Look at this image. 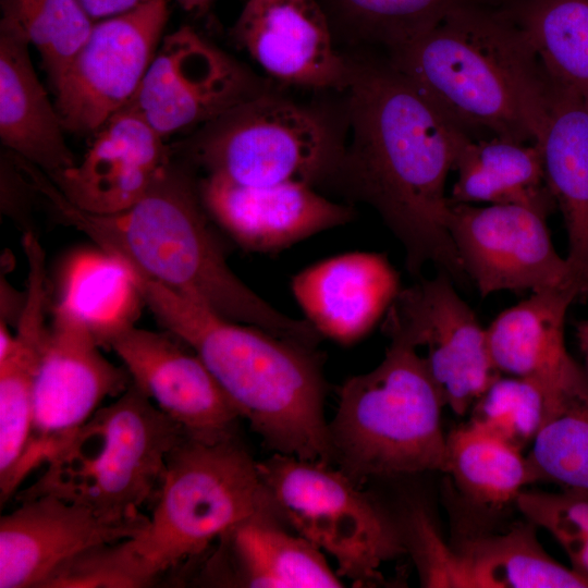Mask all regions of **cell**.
<instances>
[{
  "instance_id": "22",
  "label": "cell",
  "mask_w": 588,
  "mask_h": 588,
  "mask_svg": "<svg viewBox=\"0 0 588 588\" xmlns=\"http://www.w3.org/2000/svg\"><path fill=\"white\" fill-rule=\"evenodd\" d=\"M279 520L256 515L222 534L201 573L205 581L220 587H343L324 553L282 529Z\"/></svg>"
},
{
  "instance_id": "20",
  "label": "cell",
  "mask_w": 588,
  "mask_h": 588,
  "mask_svg": "<svg viewBox=\"0 0 588 588\" xmlns=\"http://www.w3.org/2000/svg\"><path fill=\"white\" fill-rule=\"evenodd\" d=\"M171 158L166 138L128 103L93 135L82 161L48 176L76 207L115 213L137 203Z\"/></svg>"
},
{
  "instance_id": "31",
  "label": "cell",
  "mask_w": 588,
  "mask_h": 588,
  "mask_svg": "<svg viewBox=\"0 0 588 588\" xmlns=\"http://www.w3.org/2000/svg\"><path fill=\"white\" fill-rule=\"evenodd\" d=\"M526 457L531 482L588 494V385L555 399Z\"/></svg>"
},
{
  "instance_id": "3",
  "label": "cell",
  "mask_w": 588,
  "mask_h": 588,
  "mask_svg": "<svg viewBox=\"0 0 588 588\" xmlns=\"http://www.w3.org/2000/svg\"><path fill=\"white\" fill-rule=\"evenodd\" d=\"M131 270L142 301L203 360L266 445L275 453L332 462L324 381L313 346L223 318Z\"/></svg>"
},
{
  "instance_id": "11",
  "label": "cell",
  "mask_w": 588,
  "mask_h": 588,
  "mask_svg": "<svg viewBox=\"0 0 588 588\" xmlns=\"http://www.w3.org/2000/svg\"><path fill=\"white\" fill-rule=\"evenodd\" d=\"M168 0H147L96 21L89 36L52 86L65 131L94 135L135 97L163 38Z\"/></svg>"
},
{
  "instance_id": "19",
  "label": "cell",
  "mask_w": 588,
  "mask_h": 588,
  "mask_svg": "<svg viewBox=\"0 0 588 588\" xmlns=\"http://www.w3.org/2000/svg\"><path fill=\"white\" fill-rule=\"evenodd\" d=\"M198 192L210 219L241 247L256 253L282 250L355 216L350 206L302 182L255 187L205 175Z\"/></svg>"
},
{
  "instance_id": "40",
  "label": "cell",
  "mask_w": 588,
  "mask_h": 588,
  "mask_svg": "<svg viewBox=\"0 0 588 588\" xmlns=\"http://www.w3.org/2000/svg\"><path fill=\"white\" fill-rule=\"evenodd\" d=\"M215 0H177L180 7L186 12L199 13L205 11Z\"/></svg>"
},
{
  "instance_id": "1",
  "label": "cell",
  "mask_w": 588,
  "mask_h": 588,
  "mask_svg": "<svg viewBox=\"0 0 588 588\" xmlns=\"http://www.w3.org/2000/svg\"><path fill=\"white\" fill-rule=\"evenodd\" d=\"M352 132L327 183L370 205L419 277L434 265L453 281L468 278L448 230V175L471 138L390 62L352 63L347 88Z\"/></svg>"
},
{
  "instance_id": "21",
  "label": "cell",
  "mask_w": 588,
  "mask_h": 588,
  "mask_svg": "<svg viewBox=\"0 0 588 588\" xmlns=\"http://www.w3.org/2000/svg\"><path fill=\"white\" fill-rule=\"evenodd\" d=\"M291 289L320 336L351 345L373 329L402 287L384 254L351 252L301 270Z\"/></svg>"
},
{
  "instance_id": "5",
  "label": "cell",
  "mask_w": 588,
  "mask_h": 588,
  "mask_svg": "<svg viewBox=\"0 0 588 588\" xmlns=\"http://www.w3.org/2000/svg\"><path fill=\"white\" fill-rule=\"evenodd\" d=\"M390 341L376 368L341 387L329 422L332 462L355 482L444 470L442 395L418 352Z\"/></svg>"
},
{
  "instance_id": "24",
  "label": "cell",
  "mask_w": 588,
  "mask_h": 588,
  "mask_svg": "<svg viewBox=\"0 0 588 588\" xmlns=\"http://www.w3.org/2000/svg\"><path fill=\"white\" fill-rule=\"evenodd\" d=\"M540 142L550 193L563 215L568 254L565 287L588 297V105L550 87Z\"/></svg>"
},
{
  "instance_id": "14",
  "label": "cell",
  "mask_w": 588,
  "mask_h": 588,
  "mask_svg": "<svg viewBox=\"0 0 588 588\" xmlns=\"http://www.w3.org/2000/svg\"><path fill=\"white\" fill-rule=\"evenodd\" d=\"M536 527L528 522L506 534L469 539L452 549L427 512L414 506L401 529L422 587L588 588L585 577L542 549Z\"/></svg>"
},
{
  "instance_id": "17",
  "label": "cell",
  "mask_w": 588,
  "mask_h": 588,
  "mask_svg": "<svg viewBox=\"0 0 588 588\" xmlns=\"http://www.w3.org/2000/svg\"><path fill=\"white\" fill-rule=\"evenodd\" d=\"M233 42L281 84L345 90L352 62L339 53L320 0H247Z\"/></svg>"
},
{
  "instance_id": "34",
  "label": "cell",
  "mask_w": 588,
  "mask_h": 588,
  "mask_svg": "<svg viewBox=\"0 0 588 588\" xmlns=\"http://www.w3.org/2000/svg\"><path fill=\"white\" fill-rule=\"evenodd\" d=\"M563 392L532 378L499 375L471 405L469 424L523 451Z\"/></svg>"
},
{
  "instance_id": "15",
  "label": "cell",
  "mask_w": 588,
  "mask_h": 588,
  "mask_svg": "<svg viewBox=\"0 0 588 588\" xmlns=\"http://www.w3.org/2000/svg\"><path fill=\"white\" fill-rule=\"evenodd\" d=\"M546 219L520 205L450 204V236L482 296L566 289V260L556 253Z\"/></svg>"
},
{
  "instance_id": "23",
  "label": "cell",
  "mask_w": 588,
  "mask_h": 588,
  "mask_svg": "<svg viewBox=\"0 0 588 588\" xmlns=\"http://www.w3.org/2000/svg\"><path fill=\"white\" fill-rule=\"evenodd\" d=\"M575 299L567 289H547L503 310L486 328L490 357L498 372L532 378L560 391L587 385L584 367L565 344L566 314Z\"/></svg>"
},
{
  "instance_id": "12",
  "label": "cell",
  "mask_w": 588,
  "mask_h": 588,
  "mask_svg": "<svg viewBox=\"0 0 588 588\" xmlns=\"http://www.w3.org/2000/svg\"><path fill=\"white\" fill-rule=\"evenodd\" d=\"M452 282L439 270L401 289L384 315L383 331L390 340L426 351L418 354L445 406L464 415L501 373L491 360L486 329Z\"/></svg>"
},
{
  "instance_id": "35",
  "label": "cell",
  "mask_w": 588,
  "mask_h": 588,
  "mask_svg": "<svg viewBox=\"0 0 588 588\" xmlns=\"http://www.w3.org/2000/svg\"><path fill=\"white\" fill-rule=\"evenodd\" d=\"M155 581L130 538L79 552L57 567L40 588H139Z\"/></svg>"
},
{
  "instance_id": "2",
  "label": "cell",
  "mask_w": 588,
  "mask_h": 588,
  "mask_svg": "<svg viewBox=\"0 0 588 588\" xmlns=\"http://www.w3.org/2000/svg\"><path fill=\"white\" fill-rule=\"evenodd\" d=\"M20 164L60 223L84 233L144 277L229 320L308 346L321 338L306 319L278 310L232 271L188 163L171 158L137 203L108 215L76 207L44 171L24 160Z\"/></svg>"
},
{
  "instance_id": "27",
  "label": "cell",
  "mask_w": 588,
  "mask_h": 588,
  "mask_svg": "<svg viewBox=\"0 0 588 588\" xmlns=\"http://www.w3.org/2000/svg\"><path fill=\"white\" fill-rule=\"evenodd\" d=\"M553 89L588 105V0H502Z\"/></svg>"
},
{
  "instance_id": "4",
  "label": "cell",
  "mask_w": 588,
  "mask_h": 588,
  "mask_svg": "<svg viewBox=\"0 0 588 588\" xmlns=\"http://www.w3.org/2000/svg\"><path fill=\"white\" fill-rule=\"evenodd\" d=\"M390 53V64L466 134L542 140L550 85L523 30L501 8L457 7Z\"/></svg>"
},
{
  "instance_id": "38",
  "label": "cell",
  "mask_w": 588,
  "mask_h": 588,
  "mask_svg": "<svg viewBox=\"0 0 588 588\" xmlns=\"http://www.w3.org/2000/svg\"><path fill=\"white\" fill-rule=\"evenodd\" d=\"M567 554L572 568L588 580V537L558 540Z\"/></svg>"
},
{
  "instance_id": "16",
  "label": "cell",
  "mask_w": 588,
  "mask_h": 588,
  "mask_svg": "<svg viewBox=\"0 0 588 588\" xmlns=\"http://www.w3.org/2000/svg\"><path fill=\"white\" fill-rule=\"evenodd\" d=\"M171 333L128 327L108 343L132 382L185 436L218 442L234 437L240 414L203 360Z\"/></svg>"
},
{
  "instance_id": "18",
  "label": "cell",
  "mask_w": 588,
  "mask_h": 588,
  "mask_svg": "<svg viewBox=\"0 0 588 588\" xmlns=\"http://www.w3.org/2000/svg\"><path fill=\"white\" fill-rule=\"evenodd\" d=\"M0 518V588H40L62 563L101 543L139 535L149 517L108 520L56 495L17 501Z\"/></svg>"
},
{
  "instance_id": "8",
  "label": "cell",
  "mask_w": 588,
  "mask_h": 588,
  "mask_svg": "<svg viewBox=\"0 0 588 588\" xmlns=\"http://www.w3.org/2000/svg\"><path fill=\"white\" fill-rule=\"evenodd\" d=\"M344 144L317 111L269 90L200 126L182 144L186 163L244 186L327 183Z\"/></svg>"
},
{
  "instance_id": "9",
  "label": "cell",
  "mask_w": 588,
  "mask_h": 588,
  "mask_svg": "<svg viewBox=\"0 0 588 588\" xmlns=\"http://www.w3.org/2000/svg\"><path fill=\"white\" fill-rule=\"evenodd\" d=\"M257 466L280 518L332 556L340 577L373 585L406 552L401 527L341 469L282 453Z\"/></svg>"
},
{
  "instance_id": "6",
  "label": "cell",
  "mask_w": 588,
  "mask_h": 588,
  "mask_svg": "<svg viewBox=\"0 0 588 588\" xmlns=\"http://www.w3.org/2000/svg\"><path fill=\"white\" fill-rule=\"evenodd\" d=\"M184 431L133 382L100 406L16 501L42 494L83 505L108 520L140 515L156 497L167 457Z\"/></svg>"
},
{
  "instance_id": "36",
  "label": "cell",
  "mask_w": 588,
  "mask_h": 588,
  "mask_svg": "<svg viewBox=\"0 0 588 588\" xmlns=\"http://www.w3.org/2000/svg\"><path fill=\"white\" fill-rule=\"evenodd\" d=\"M515 503L524 516L549 531L555 540L588 537V494L520 491Z\"/></svg>"
},
{
  "instance_id": "37",
  "label": "cell",
  "mask_w": 588,
  "mask_h": 588,
  "mask_svg": "<svg viewBox=\"0 0 588 588\" xmlns=\"http://www.w3.org/2000/svg\"><path fill=\"white\" fill-rule=\"evenodd\" d=\"M95 22L128 12L147 0H77Z\"/></svg>"
},
{
  "instance_id": "7",
  "label": "cell",
  "mask_w": 588,
  "mask_h": 588,
  "mask_svg": "<svg viewBox=\"0 0 588 588\" xmlns=\"http://www.w3.org/2000/svg\"><path fill=\"white\" fill-rule=\"evenodd\" d=\"M154 500L148 525L131 541L156 580L240 522L280 518L257 462L234 437L204 442L184 434L167 457Z\"/></svg>"
},
{
  "instance_id": "10",
  "label": "cell",
  "mask_w": 588,
  "mask_h": 588,
  "mask_svg": "<svg viewBox=\"0 0 588 588\" xmlns=\"http://www.w3.org/2000/svg\"><path fill=\"white\" fill-rule=\"evenodd\" d=\"M87 326L62 304L35 378L29 438L13 487L45 466L95 414L102 401L122 394L132 379L100 352ZM15 495V494H14Z\"/></svg>"
},
{
  "instance_id": "39",
  "label": "cell",
  "mask_w": 588,
  "mask_h": 588,
  "mask_svg": "<svg viewBox=\"0 0 588 588\" xmlns=\"http://www.w3.org/2000/svg\"><path fill=\"white\" fill-rule=\"evenodd\" d=\"M576 339L585 362V372L588 377V319L576 323Z\"/></svg>"
},
{
  "instance_id": "30",
  "label": "cell",
  "mask_w": 588,
  "mask_h": 588,
  "mask_svg": "<svg viewBox=\"0 0 588 588\" xmlns=\"http://www.w3.org/2000/svg\"><path fill=\"white\" fill-rule=\"evenodd\" d=\"M334 37L396 49L434 26L450 11L501 0H320Z\"/></svg>"
},
{
  "instance_id": "26",
  "label": "cell",
  "mask_w": 588,
  "mask_h": 588,
  "mask_svg": "<svg viewBox=\"0 0 588 588\" xmlns=\"http://www.w3.org/2000/svg\"><path fill=\"white\" fill-rule=\"evenodd\" d=\"M453 170L456 181L450 204L520 205L546 218L555 207L538 143L498 136L469 138L461 148Z\"/></svg>"
},
{
  "instance_id": "33",
  "label": "cell",
  "mask_w": 588,
  "mask_h": 588,
  "mask_svg": "<svg viewBox=\"0 0 588 588\" xmlns=\"http://www.w3.org/2000/svg\"><path fill=\"white\" fill-rule=\"evenodd\" d=\"M44 350L37 339L15 335L0 354L1 504L15 494L13 480L30 433L34 383Z\"/></svg>"
},
{
  "instance_id": "28",
  "label": "cell",
  "mask_w": 588,
  "mask_h": 588,
  "mask_svg": "<svg viewBox=\"0 0 588 588\" xmlns=\"http://www.w3.org/2000/svg\"><path fill=\"white\" fill-rule=\"evenodd\" d=\"M142 297L131 268L103 252L84 254L70 265L60 302L87 326L99 346L135 326Z\"/></svg>"
},
{
  "instance_id": "25",
  "label": "cell",
  "mask_w": 588,
  "mask_h": 588,
  "mask_svg": "<svg viewBox=\"0 0 588 588\" xmlns=\"http://www.w3.org/2000/svg\"><path fill=\"white\" fill-rule=\"evenodd\" d=\"M29 47L21 36L0 29V139L8 151L51 175L77 161Z\"/></svg>"
},
{
  "instance_id": "29",
  "label": "cell",
  "mask_w": 588,
  "mask_h": 588,
  "mask_svg": "<svg viewBox=\"0 0 588 588\" xmlns=\"http://www.w3.org/2000/svg\"><path fill=\"white\" fill-rule=\"evenodd\" d=\"M523 451L467 424L446 436L444 470L471 501L500 507L531 482Z\"/></svg>"
},
{
  "instance_id": "13",
  "label": "cell",
  "mask_w": 588,
  "mask_h": 588,
  "mask_svg": "<svg viewBox=\"0 0 588 588\" xmlns=\"http://www.w3.org/2000/svg\"><path fill=\"white\" fill-rule=\"evenodd\" d=\"M265 90L266 83L247 66L184 25L163 36L130 105L167 139Z\"/></svg>"
},
{
  "instance_id": "32",
  "label": "cell",
  "mask_w": 588,
  "mask_h": 588,
  "mask_svg": "<svg viewBox=\"0 0 588 588\" xmlns=\"http://www.w3.org/2000/svg\"><path fill=\"white\" fill-rule=\"evenodd\" d=\"M0 29L36 48L53 86L94 25L77 0H0Z\"/></svg>"
}]
</instances>
